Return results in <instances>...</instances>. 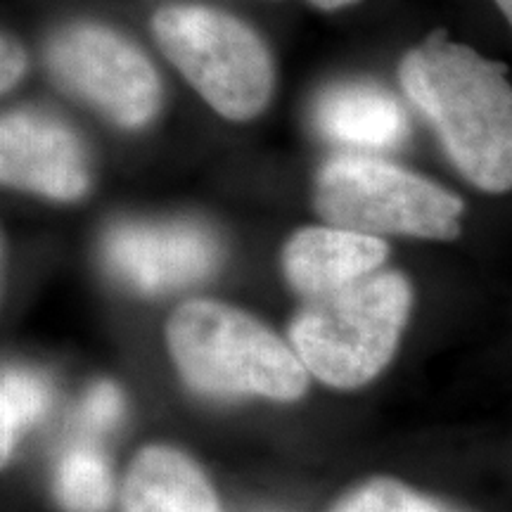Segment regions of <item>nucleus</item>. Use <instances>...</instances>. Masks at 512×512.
<instances>
[{
  "label": "nucleus",
  "instance_id": "obj_11",
  "mask_svg": "<svg viewBox=\"0 0 512 512\" xmlns=\"http://www.w3.org/2000/svg\"><path fill=\"white\" fill-rule=\"evenodd\" d=\"M316 126L335 143L358 150H387L408 136L401 102L377 83H344L320 95Z\"/></svg>",
  "mask_w": 512,
  "mask_h": 512
},
{
  "label": "nucleus",
  "instance_id": "obj_5",
  "mask_svg": "<svg viewBox=\"0 0 512 512\" xmlns=\"http://www.w3.org/2000/svg\"><path fill=\"white\" fill-rule=\"evenodd\" d=\"M313 207L330 226L363 235L456 240L465 204L430 178L373 157L339 155L318 171Z\"/></svg>",
  "mask_w": 512,
  "mask_h": 512
},
{
  "label": "nucleus",
  "instance_id": "obj_17",
  "mask_svg": "<svg viewBox=\"0 0 512 512\" xmlns=\"http://www.w3.org/2000/svg\"><path fill=\"white\" fill-rule=\"evenodd\" d=\"M306 3L313 5V8L325 10V12H335L342 8H349V5H356L358 0H306Z\"/></svg>",
  "mask_w": 512,
  "mask_h": 512
},
{
  "label": "nucleus",
  "instance_id": "obj_15",
  "mask_svg": "<svg viewBox=\"0 0 512 512\" xmlns=\"http://www.w3.org/2000/svg\"><path fill=\"white\" fill-rule=\"evenodd\" d=\"M124 415V396L112 382H98L81 403V420L88 430L107 432Z\"/></svg>",
  "mask_w": 512,
  "mask_h": 512
},
{
  "label": "nucleus",
  "instance_id": "obj_2",
  "mask_svg": "<svg viewBox=\"0 0 512 512\" xmlns=\"http://www.w3.org/2000/svg\"><path fill=\"white\" fill-rule=\"evenodd\" d=\"M166 347L183 380L209 396L294 401L309 387L297 351L249 313L221 302L178 306L166 323Z\"/></svg>",
  "mask_w": 512,
  "mask_h": 512
},
{
  "label": "nucleus",
  "instance_id": "obj_6",
  "mask_svg": "<svg viewBox=\"0 0 512 512\" xmlns=\"http://www.w3.org/2000/svg\"><path fill=\"white\" fill-rule=\"evenodd\" d=\"M46 57L64 91L79 95L114 124L140 128L159 110L162 83L155 64L105 24H69L53 36Z\"/></svg>",
  "mask_w": 512,
  "mask_h": 512
},
{
  "label": "nucleus",
  "instance_id": "obj_3",
  "mask_svg": "<svg viewBox=\"0 0 512 512\" xmlns=\"http://www.w3.org/2000/svg\"><path fill=\"white\" fill-rule=\"evenodd\" d=\"M411 309L406 275L373 273L311 299L290 328L294 351L320 382L356 389L392 361Z\"/></svg>",
  "mask_w": 512,
  "mask_h": 512
},
{
  "label": "nucleus",
  "instance_id": "obj_13",
  "mask_svg": "<svg viewBox=\"0 0 512 512\" xmlns=\"http://www.w3.org/2000/svg\"><path fill=\"white\" fill-rule=\"evenodd\" d=\"M50 406V387L41 375L22 368H8L0 384V451L8 463L24 432L43 418Z\"/></svg>",
  "mask_w": 512,
  "mask_h": 512
},
{
  "label": "nucleus",
  "instance_id": "obj_4",
  "mask_svg": "<svg viewBox=\"0 0 512 512\" xmlns=\"http://www.w3.org/2000/svg\"><path fill=\"white\" fill-rule=\"evenodd\" d=\"M152 34L192 88L230 121H249L273 95V57L256 31L209 5H164Z\"/></svg>",
  "mask_w": 512,
  "mask_h": 512
},
{
  "label": "nucleus",
  "instance_id": "obj_18",
  "mask_svg": "<svg viewBox=\"0 0 512 512\" xmlns=\"http://www.w3.org/2000/svg\"><path fill=\"white\" fill-rule=\"evenodd\" d=\"M496 8L501 10V15L508 19V24L512 27V0H494Z\"/></svg>",
  "mask_w": 512,
  "mask_h": 512
},
{
  "label": "nucleus",
  "instance_id": "obj_7",
  "mask_svg": "<svg viewBox=\"0 0 512 512\" xmlns=\"http://www.w3.org/2000/svg\"><path fill=\"white\" fill-rule=\"evenodd\" d=\"M219 261L216 235L192 221L119 223L105 238L107 268L145 294L200 283Z\"/></svg>",
  "mask_w": 512,
  "mask_h": 512
},
{
  "label": "nucleus",
  "instance_id": "obj_14",
  "mask_svg": "<svg viewBox=\"0 0 512 512\" xmlns=\"http://www.w3.org/2000/svg\"><path fill=\"white\" fill-rule=\"evenodd\" d=\"M332 512H451L396 479H373L349 494Z\"/></svg>",
  "mask_w": 512,
  "mask_h": 512
},
{
  "label": "nucleus",
  "instance_id": "obj_12",
  "mask_svg": "<svg viewBox=\"0 0 512 512\" xmlns=\"http://www.w3.org/2000/svg\"><path fill=\"white\" fill-rule=\"evenodd\" d=\"M55 496L67 512H105L112 503V472L98 448L76 444L55 472Z\"/></svg>",
  "mask_w": 512,
  "mask_h": 512
},
{
  "label": "nucleus",
  "instance_id": "obj_8",
  "mask_svg": "<svg viewBox=\"0 0 512 512\" xmlns=\"http://www.w3.org/2000/svg\"><path fill=\"white\" fill-rule=\"evenodd\" d=\"M0 178L8 188L53 200H79L88 190V159L69 126L41 112H10L0 124Z\"/></svg>",
  "mask_w": 512,
  "mask_h": 512
},
{
  "label": "nucleus",
  "instance_id": "obj_1",
  "mask_svg": "<svg viewBox=\"0 0 512 512\" xmlns=\"http://www.w3.org/2000/svg\"><path fill=\"white\" fill-rule=\"evenodd\" d=\"M399 81L446 155L479 190H512V83L503 64L434 31L406 50Z\"/></svg>",
  "mask_w": 512,
  "mask_h": 512
},
{
  "label": "nucleus",
  "instance_id": "obj_16",
  "mask_svg": "<svg viewBox=\"0 0 512 512\" xmlns=\"http://www.w3.org/2000/svg\"><path fill=\"white\" fill-rule=\"evenodd\" d=\"M0 57H3V64H0V86H3V93H8L22 79L24 67H27V55H24V48L19 46L15 36L3 34Z\"/></svg>",
  "mask_w": 512,
  "mask_h": 512
},
{
  "label": "nucleus",
  "instance_id": "obj_10",
  "mask_svg": "<svg viewBox=\"0 0 512 512\" xmlns=\"http://www.w3.org/2000/svg\"><path fill=\"white\" fill-rule=\"evenodd\" d=\"M121 512H221L209 479L171 446H147L128 467Z\"/></svg>",
  "mask_w": 512,
  "mask_h": 512
},
{
  "label": "nucleus",
  "instance_id": "obj_9",
  "mask_svg": "<svg viewBox=\"0 0 512 512\" xmlns=\"http://www.w3.org/2000/svg\"><path fill=\"white\" fill-rule=\"evenodd\" d=\"M387 256V242L375 235L313 226L287 240L283 268L294 290L316 299L377 273Z\"/></svg>",
  "mask_w": 512,
  "mask_h": 512
}]
</instances>
